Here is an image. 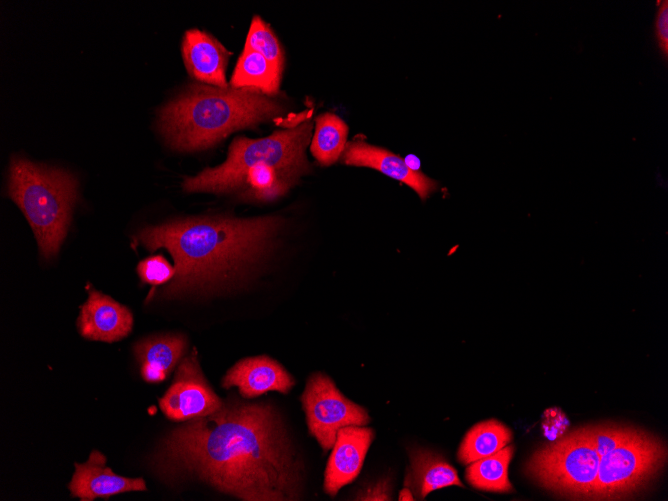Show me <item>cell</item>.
<instances>
[{"label": "cell", "mask_w": 668, "mask_h": 501, "mask_svg": "<svg viewBox=\"0 0 668 501\" xmlns=\"http://www.w3.org/2000/svg\"><path fill=\"white\" fill-rule=\"evenodd\" d=\"M152 467L165 481L198 479L245 501L301 497L300 460L277 410L266 402L223 401L161 441Z\"/></svg>", "instance_id": "cell-1"}, {"label": "cell", "mask_w": 668, "mask_h": 501, "mask_svg": "<svg viewBox=\"0 0 668 501\" xmlns=\"http://www.w3.org/2000/svg\"><path fill=\"white\" fill-rule=\"evenodd\" d=\"M280 225L274 216L191 217L145 227L136 240L149 251L170 253L175 275L160 291L175 297L239 283L270 250Z\"/></svg>", "instance_id": "cell-2"}, {"label": "cell", "mask_w": 668, "mask_h": 501, "mask_svg": "<svg viewBox=\"0 0 668 501\" xmlns=\"http://www.w3.org/2000/svg\"><path fill=\"white\" fill-rule=\"evenodd\" d=\"M281 106L252 87L192 84L159 111L167 143L179 151L203 150L231 132L278 115Z\"/></svg>", "instance_id": "cell-3"}, {"label": "cell", "mask_w": 668, "mask_h": 501, "mask_svg": "<svg viewBox=\"0 0 668 501\" xmlns=\"http://www.w3.org/2000/svg\"><path fill=\"white\" fill-rule=\"evenodd\" d=\"M8 195L26 217L45 259L54 257L67 234L78 197L76 177L60 168L13 156Z\"/></svg>", "instance_id": "cell-4"}, {"label": "cell", "mask_w": 668, "mask_h": 501, "mask_svg": "<svg viewBox=\"0 0 668 501\" xmlns=\"http://www.w3.org/2000/svg\"><path fill=\"white\" fill-rule=\"evenodd\" d=\"M312 129L310 114L299 124L277 130L265 138L237 137L232 141L227 159L222 164L186 178L182 188L187 192L212 193L239 190L246 172L260 165L274 167L298 180L311 170L305 149Z\"/></svg>", "instance_id": "cell-5"}, {"label": "cell", "mask_w": 668, "mask_h": 501, "mask_svg": "<svg viewBox=\"0 0 668 501\" xmlns=\"http://www.w3.org/2000/svg\"><path fill=\"white\" fill-rule=\"evenodd\" d=\"M599 461L586 426L536 450L526 472L543 488L562 497L591 500Z\"/></svg>", "instance_id": "cell-6"}, {"label": "cell", "mask_w": 668, "mask_h": 501, "mask_svg": "<svg viewBox=\"0 0 668 501\" xmlns=\"http://www.w3.org/2000/svg\"><path fill=\"white\" fill-rule=\"evenodd\" d=\"M667 459L665 443L633 428L616 448L600 457L591 500H626L645 489Z\"/></svg>", "instance_id": "cell-7"}, {"label": "cell", "mask_w": 668, "mask_h": 501, "mask_svg": "<svg viewBox=\"0 0 668 501\" xmlns=\"http://www.w3.org/2000/svg\"><path fill=\"white\" fill-rule=\"evenodd\" d=\"M301 401L309 433L325 451L333 447L340 428L370 422L367 410L347 399L323 373L309 377Z\"/></svg>", "instance_id": "cell-8"}, {"label": "cell", "mask_w": 668, "mask_h": 501, "mask_svg": "<svg viewBox=\"0 0 668 501\" xmlns=\"http://www.w3.org/2000/svg\"><path fill=\"white\" fill-rule=\"evenodd\" d=\"M222 404L202 373L196 349L179 362L172 384L159 399L164 415L176 422L210 415Z\"/></svg>", "instance_id": "cell-9"}, {"label": "cell", "mask_w": 668, "mask_h": 501, "mask_svg": "<svg viewBox=\"0 0 668 501\" xmlns=\"http://www.w3.org/2000/svg\"><path fill=\"white\" fill-rule=\"evenodd\" d=\"M343 164L375 169L412 188L425 200L438 189V183L419 170L411 169L405 159L384 148L362 140L348 141L340 157Z\"/></svg>", "instance_id": "cell-10"}, {"label": "cell", "mask_w": 668, "mask_h": 501, "mask_svg": "<svg viewBox=\"0 0 668 501\" xmlns=\"http://www.w3.org/2000/svg\"><path fill=\"white\" fill-rule=\"evenodd\" d=\"M374 437V430L365 426L349 425L338 430L324 475L328 495L335 496L357 477Z\"/></svg>", "instance_id": "cell-11"}, {"label": "cell", "mask_w": 668, "mask_h": 501, "mask_svg": "<svg viewBox=\"0 0 668 501\" xmlns=\"http://www.w3.org/2000/svg\"><path fill=\"white\" fill-rule=\"evenodd\" d=\"M77 327L84 338L111 343L130 334L133 315L128 307L93 289L81 307Z\"/></svg>", "instance_id": "cell-12"}, {"label": "cell", "mask_w": 668, "mask_h": 501, "mask_svg": "<svg viewBox=\"0 0 668 501\" xmlns=\"http://www.w3.org/2000/svg\"><path fill=\"white\" fill-rule=\"evenodd\" d=\"M295 384L294 378L276 360L265 356L247 357L232 366L222 380L226 389L237 387L246 399L268 391L287 394Z\"/></svg>", "instance_id": "cell-13"}, {"label": "cell", "mask_w": 668, "mask_h": 501, "mask_svg": "<svg viewBox=\"0 0 668 501\" xmlns=\"http://www.w3.org/2000/svg\"><path fill=\"white\" fill-rule=\"evenodd\" d=\"M74 465L75 472L69 483V490L73 497L82 501L108 499L120 493L146 490L143 478H127L115 474L106 466V457L98 450H93L85 463Z\"/></svg>", "instance_id": "cell-14"}, {"label": "cell", "mask_w": 668, "mask_h": 501, "mask_svg": "<svg viewBox=\"0 0 668 501\" xmlns=\"http://www.w3.org/2000/svg\"><path fill=\"white\" fill-rule=\"evenodd\" d=\"M230 52L211 34L189 29L182 40V56L189 75L217 87H228L226 67Z\"/></svg>", "instance_id": "cell-15"}, {"label": "cell", "mask_w": 668, "mask_h": 501, "mask_svg": "<svg viewBox=\"0 0 668 501\" xmlns=\"http://www.w3.org/2000/svg\"><path fill=\"white\" fill-rule=\"evenodd\" d=\"M410 466L404 485L414 497L424 499L430 492L448 486L464 487L456 469L440 454L424 448L409 449Z\"/></svg>", "instance_id": "cell-16"}, {"label": "cell", "mask_w": 668, "mask_h": 501, "mask_svg": "<svg viewBox=\"0 0 668 501\" xmlns=\"http://www.w3.org/2000/svg\"><path fill=\"white\" fill-rule=\"evenodd\" d=\"M187 347L182 334H164L138 341L134 354L140 365L141 376L148 383L164 381L172 372Z\"/></svg>", "instance_id": "cell-17"}, {"label": "cell", "mask_w": 668, "mask_h": 501, "mask_svg": "<svg viewBox=\"0 0 668 501\" xmlns=\"http://www.w3.org/2000/svg\"><path fill=\"white\" fill-rule=\"evenodd\" d=\"M512 438V431L503 423L495 419L480 422L464 436L457 452L458 461L469 465L498 452L508 445Z\"/></svg>", "instance_id": "cell-18"}, {"label": "cell", "mask_w": 668, "mask_h": 501, "mask_svg": "<svg viewBox=\"0 0 668 501\" xmlns=\"http://www.w3.org/2000/svg\"><path fill=\"white\" fill-rule=\"evenodd\" d=\"M514 453L513 445L469 464L465 478L476 489L508 493L513 487L508 478V466Z\"/></svg>", "instance_id": "cell-19"}, {"label": "cell", "mask_w": 668, "mask_h": 501, "mask_svg": "<svg viewBox=\"0 0 668 501\" xmlns=\"http://www.w3.org/2000/svg\"><path fill=\"white\" fill-rule=\"evenodd\" d=\"M281 75L257 51L243 49L233 71L230 87H252L270 96L278 92Z\"/></svg>", "instance_id": "cell-20"}, {"label": "cell", "mask_w": 668, "mask_h": 501, "mask_svg": "<svg viewBox=\"0 0 668 501\" xmlns=\"http://www.w3.org/2000/svg\"><path fill=\"white\" fill-rule=\"evenodd\" d=\"M347 124L336 114L325 112L315 119L310 151L319 164L329 166L342 155L348 136Z\"/></svg>", "instance_id": "cell-21"}, {"label": "cell", "mask_w": 668, "mask_h": 501, "mask_svg": "<svg viewBox=\"0 0 668 501\" xmlns=\"http://www.w3.org/2000/svg\"><path fill=\"white\" fill-rule=\"evenodd\" d=\"M296 181L274 167L260 165L246 172L239 190L252 199L270 201L285 194Z\"/></svg>", "instance_id": "cell-22"}, {"label": "cell", "mask_w": 668, "mask_h": 501, "mask_svg": "<svg viewBox=\"0 0 668 501\" xmlns=\"http://www.w3.org/2000/svg\"><path fill=\"white\" fill-rule=\"evenodd\" d=\"M244 47L259 52L282 75L283 49L270 26L257 15L252 19Z\"/></svg>", "instance_id": "cell-23"}, {"label": "cell", "mask_w": 668, "mask_h": 501, "mask_svg": "<svg viewBox=\"0 0 668 501\" xmlns=\"http://www.w3.org/2000/svg\"><path fill=\"white\" fill-rule=\"evenodd\" d=\"M137 272L143 283L163 285L172 280L175 267L164 256L154 255L140 261Z\"/></svg>", "instance_id": "cell-24"}, {"label": "cell", "mask_w": 668, "mask_h": 501, "mask_svg": "<svg viewBox=\"0 0 668 501\" xmlns=\"http://www.w3.org/2000/svg\"><path fill=\"white\" fill-rule=\"evenodd\" d=\"M588 430L596 451L602 457L621 444L631 434L633 428L616 425H597L588 426Z\"/></svg>", "instance_id": "cell-25"}, {"label": "cell", "mask_w": 668, "mask_h": 501, "mask_svg": "<svg viewBox=\"0 0 668 501\" xmlns=\"http://www.w3.org/2000/svg\"><path fill=\"white\" fill-rule=\"evenodd\" d=\"M655 33L664 58L668 56V1L660 2L655 19Z\"/></svg>", "instance_id": "cell-26"}, {"label": "cell", "mask_w": 668, "mask_h": 501, "mask_svg": "<svg viewBox=\"0 0 668 501\" xmlns=\"http://www.w3.org/2000/svg\"><path fill=\"white\" fill-rule=\"evenodd\" d=\"M392 488L389 479H381L362 490L356 500H391Z\"/></svg>", "instance_id": "cell-27"}, {"label": "cell", "mask_w": 668, "mask_h": 501, "mask_svg": "<svg viewBox=\"0 0 668 501\" xmlns=\"http://www.w3.org/2000/svg\"><path fill=\"white\" fill-rule=\"evenodd\" d=\"M414 495L412 494V491L409 487L405 486L399 493V498L398 500L404 501V500H415Z\"/></svg>", "instance_id": "cell-28"}]
</instances>
